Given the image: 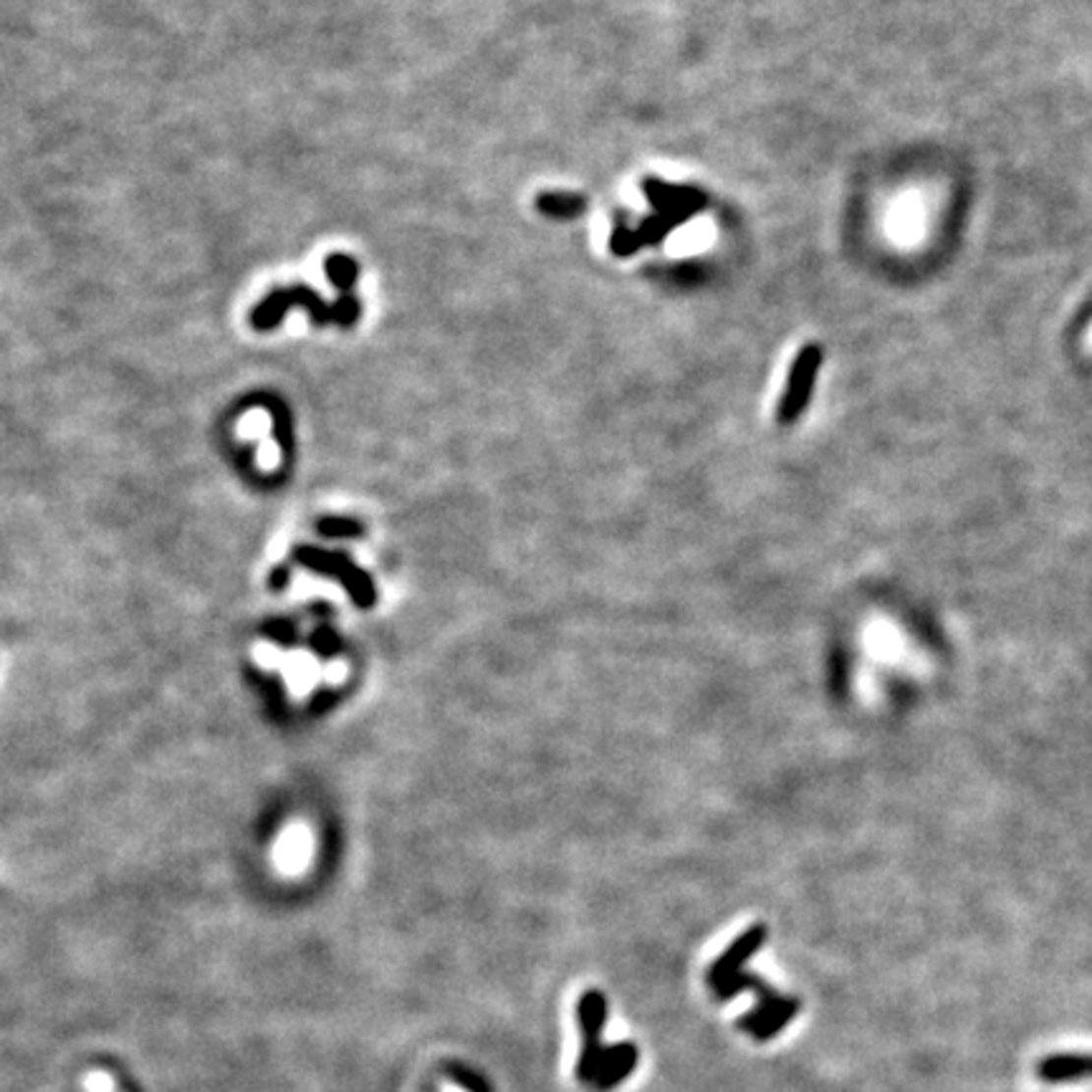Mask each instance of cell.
<instances>
[{
  "label": "cell",
  "instance_id": "obj_7",
  "mask_svg": "<svg viewBox=\"0 0 1092 1092\" xmlns=\"http://www.w3.org/2000/svg\"><path fill=\"white\" fill-rule=\"evenodd\" d=\"M741 992H754L758 997V1001L761 999H771L776 994V989H771L769 984L763 979H758L757 974H749V971H741V974H736L734 979H728L723 987H718L716 992V999L718 1001H731V999L739 997Z\"/></svg>",
  "mask_w": 1092,
  "mask_h": 1092
},
{
  "label": "cell",
  "instance_id": "obj_9",
  "mask_svg": "<svg viewBox=\"0 0 1092 1092\" xmlns=\"http://www.w3.org/2000/svg\"><path fill=\"white\" fill-rule=\"evenodd\" d=\"M324 271H327V278L339 288L341 294H349V288H352L354 278H357V261L352 256H344V253H334V256L324 261Z\"/></svg>",
  "mask_w": 1092,
  "mask_h": 1092
},
{
  "label": "cell",
  "instance_id": "obj_2",
  "mask_svg": "<svg viewBox=\"0 0 1092 1092\" xmlns=\"http://www.w3.org/2000/svg\"><path fill=\"white\" fill-rule=\"evenodd\" d=\"M576 1022L581 1032V1052L576 1062V1080L581 1085H594L599 1075V1060H602V1027L607 1022V997L599 989H589L579 997L576 1004Z\"/></svg>",
  "mask_w": 1092,
  "mask_h": 1092
},
{
  "label": "cell",
  "instance_id": "obj_8",
  "mask_svg": "<svg viewBox=\"0 0 1092 1092\" xmlns=\"http://www.w3.org/2000/svg\"><path fill=\"white\" fill-rule=\"evenodd\" d=\"M792 999L794 997H781V994H774L771 999H761L749 1014L741 1016L739 1022H736V1027L746 1034H754L763 1022H766V1019H769V1016H774L776 1011L784 1009L787 1004H792Z\"/></svg>",
  "mask_w": 1092,
  "mask_h": 1092
},
{
  "label": "cell",
  "instance_id": "obj_1",
  "mask_svg": "<svg viewBox=\"0 0 1092 1092\" xmlns=\"http://www.w3.org/2000/svg\"><path fill=\"white\" fill-rule=\"evenodd\" d=\"M291 309L309 312L312 322L319 327H327V324L352 327L359 317V301L352 294H341L336 301H324L314 288L296 283V286L273 288L266 299L259 301V306L251 312L253 330H273Z\"/></svg>",
  "mask_w": 1092,
  "mask_h": 1092
},
{
  "label": "cell",
  "instance_id": "obj_3",
  "mask_svg": "<svg viewBox=\"0 0 1092 1092\" xmlns=\"http://www.w3.org/2000/svg\"><path fill=\"white\" fill-rule=\"evenodd\" d=\"M766 936L769 934H766V928H763L761 923L746 928L744 934H741L739 939L728 945L726 951H723L721 956L708 966V971H705V984L716 992V989L723 987L728 979H734L736 974H741V966H744L752 956H757L758 948L766 943Z\"/></svg>",
  "mask_w": 1092,
  "mask_h": 1092
},
{
  "label": "cell",
  "instance_id": "obj_10",
  "mask_svg": "<svg viewBox=\"0 0 1092 1092\" xmlns=\"http://www.w3.org/2000/svg\"><path fill=\"white\" fill-rule=\"evenodd\" d=\"M799 1006H802V1001H799V999L794 997V999H792V1004H787V1006H784V1009L776 1011L774 1016H769V1019H766V1022H763L761 1027H758L757 1032L752 1034L754 1040H757V1042H769V1040H774V1037L781 1032V1029L787 1027L789 1022H794V1016L799 1014Z\"/></svg>",
  "mask_w": 1092,
  "mask_h": 1092
},
{
  "label": "cell",
  "instance_id": "obj_6",
  "mask_svg": "<svg viewBox=\"0 0 1092 1092\" xmlns=\"http://www.w3.org/2000/svg\"><path fill=\"white\" fill-rule=\"evenodd\" d=\"M1040 1077L1047 1082L1092 1077V1058H1087V1055H1055V1058H1047L1040 1064Z\"/></svg>",
  "mask_w": 1092,
  "mask_h": 1092
},
{
  "label": "cell",
  "instance_id": "obj_4",
  "mask_svg": "<svg viewBox=\"0 0 1092 1092\" xmlns=\"http://www.w3.org/2000/svg\"><path fill=\"white\" fill-rule=\"evenodd\" d=\"M635 1064H637V1047L633 1042H620V1045L605 1047L602 1060H599V1075L592 1087L597 1092L615 1090L620 1082L633 1075Z\"/></svg>",
  "mask_w": 1092,
  "mask_h": 1092
},
{
  "label": "cell",
  "instance_id": "obj_5",
  "mask_svg": "<svg viewBox=\"0 0 1092 1092\" xmlns=\"http://www.w3.org/2000/svg\"><path fill=\"white\" fill-rule=\"evenodd\" d=\"M815 372H817V354L807 352L805 357L797 362V370H794L792 380H789L787 394H784V399H781V407H779L781 423H789V420H794L799 412L805 410L807 399H810L812 394Z\"/></svg>",
  "mask_w": 1092,
  "mask_h": 1092
},
{
  "label": "cell",
  "instance_id": "obj_11",
  "mask_svg": "<svg viewBox=\"0 0 1092 1092\" xmlns=\"http://www.w3.org/2000/svg\"><path fill=\"white\" fill-rule=\"evenodd\" d=\"M539 208L549 215H575L581 206L572 195H541Z\"/></svg>",
  "mask_w": 1092,
  "mask_h": 1092
}]
</instances>
